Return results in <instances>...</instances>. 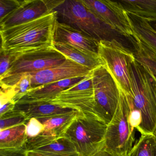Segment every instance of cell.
<instances>
[{"mask_svg": "<svg viewBox=\"0 0 156 156\" xmlns=\"http://www.w3.org/2000/svg\"><path fill=\"white\" fill-rule=\"evenodd\" d=\"M57 13L54 11L22 24L1 30V49L20 53L54 47Z\"/></svg>", "mask_w": 156, "mask_h": 156, "instance_id": "6da1fadb", "label": "cell"}, {"mask_svg": "<svg viewBox=\"0 0 156 156\" xmlns=\"http://www.w3.org/2000/svg\"><path fill=\"white\" fill-rule=\"evenodd\" d=\"M130 91L125 93L130 106L141 120L140 133L153 135L156 128V88L144 66L135 59L129 67Z\"/></svg>", "mask_w": 156, "mask_h": 156, "instance_id": "7a4b0ae2", "label": "cell"}, {"mask_svg": "<svg viewBox=\"0 0 156 156\" xmlns=\"http://www.w3.org/2000/svg\"><path fill=\"white\" fill-rule=\"evenodd\" d=\"M107 125L92 114L78 111L62 136L70 140L80 156H90L104 147Z\"/></svg>", "mask_w": 156, "mask_h": 156, "instance_id": "3957f363", "label": "cell"}, {"mask_svg": "<svg viewBox=\"0 0 156 156\" xmlns=\"http://www.w3.org/2000/svg\"><path fill=\"white\" fill-rule=\"evenodd\" d=\"M54 11L57 20L68 24L98 41L116 39L115 31L91 12L80 0H64Z\"/></svg>", "mask_w": 156, "mask_h": 156, "instance_id": "277c9868", "label": "cell"}, {"mask_svg": "<svg viewBox=\"0 0 156 156\" xmlns=\"http://www.w3.org/2000/svg\"><path fill=\"white\" fill-rule=\"evenodd\" d=\"M67 58L54 47L17 53L9 71L0 78L1 87H12L24 75L60 64Z\"/></svg>", "mask_w": 156, "mask_h": 156, "instance_id": "5b68a950", "label": "cell"}, {"mask_svg": "<svg viewBox=\"0 0 156 156\" xmlns=\"http://www.w3.org/2000/svg\"><path fill=\"white\" fill-rule=\"evenodd\" d=\"M118 89L119 101L115 112L107 127L105 148L113 154L126 156L135 145L136 129L130 119L125 94Z\"/></svg>", "mask_w": 156, "mask_h": 156, "instance_id": "8992f818", "label": "cell"}, {"mask_svg": "<svg viewBox=\"0 0 156 156\" xmlns=\"http://www.w3.org/2000/svg\"><path fill=\"white\" fill-rule=\"evenodd\" d=\"M98 54L118 88L129 94L130 87L129 67L136 59L134 54L116 39L99 41Z\"/></svg>", "mask_w": 156, "mask_h": 156, "instance_id": "52a82bcc", "label": "cell"}, {"mask_svg": "<svg viewBox=\"0 0 156 156\" xmlns=\"http://www.w3.org/2000/svg\"><path fill=\"white\" fill-rule=\"evenodd\" d=\"M97 18L120 35L135 41L134 32L128 13L119 1L80 0Z\"/></svg>", "mask_w": 156, "mask_h": 156, "instance_id": "ba28073f", "label": "cell"}, {"mask_svg": "<svg viewBox=\"0 0 156 156\" xmlns=\"http://www.w3.org/2000/svg\"><path fill=\"white\" fill-rule=\"evenodd\" d=\"M95 97L99 114L106 125L113 118L119 101V91L115 82L105 66L93 71Z\"/></svg>", "mask_w": 156, "mask_h": 156, "instance_id": "9c48e42d", "label": "cell"}, {"mask_svg": "<svg viewBox=\"0 0 156 156\" xmlns=\"http://www.w3.org/2000/svg\"><path fill=\"white\" fill-rule=\"evenodd\" d=\"M64 0H24L17 9L0 20V30L22 24L51 13Z\"/></svg>", "mask_w": 156, "mask_h": 156, "instance_id": "30bf717a", "label": "cell"}, {"mask_svg": "<svg viewBox=\"0 0 156 156\" xmlns=\"http://www.w3.org/2000/svg\"><path fill=\"white\" fill-rule=\"evenodd\" d=\"M89 68L67 58L60 64L30 74L33 89L65 79L84 77L92 72Z\"/></svg>", "mask_w": 156, "mask_h": 156, "instance_id": "8fae6325", "label": "cell"}, {"mask_svg": "<svg viewBox=\"0 0 156 156\" xmlns=\"http://www.w3.org/2000/svg\"><path fill=\"white\" fill-rule=\"evenodd\" d=\"M26 151L45 156H80L73 143L63 136H53L43 134L27 139L24 146Z\"/></svg>", "mask_w": 156, "mask_h": 156, "instance_id": "7c38bea8", "label": "cell"}, {"mask_svg": "<svg viewBox=\"0 0 156 156\" xmlns=\"http://www.w3.org/2000/svg\"><path fill=\"white\" fill-rule=\"evenodd\" d=\"M47 102L76 111L92 114L104 122L99 114L94 88L71 92L65 90L52 100Z\"/></svg>", "mask_w": 156, "mask_h": 156, "instance_id": "4fadbf2b", "label": "cell"}, {"mask_svg": "<svg viewBox=\"0 0 156 156\" xmlns=\"http://www.w3.org/2000/svg\"><path fill=\"white\" fill-rule=\"evenodd\" d=\"M53 39L54 42L67 44L90 52L98 54L99 41L58 20L55 27Z\"/></svg>", "mask_w": 156, "mask_h": 156, "instance_id": "5bb4252c", "label": "cell"}, {"mask_svg": "<svg viewBox=\"0 0 156 156\" xmlns=\"http://www.w3.org/2000/svg\"><path fill=\"white\" fill-rule=\"evenodd\" d=\"M14 109L21 112L27 121L32 118L40 119L64 115L76 111L72 108L64 107L48 102L24 100L18 101Z\"/></svg>", "mask_w": 156, "mask_h": 156, "instance_id": "9a60e30c", "label": "cell"}, {"mask_svg": "<svg viewBox=\"0 0 156 156\" xmlns=\"http://www.w3.org/2000/svg\"><path fill=\"white\" fill-rule=\"evenodd\" d=\"M87 76L65 79L39 87L31 90L20 100L41 102L51 101L60 93L84 80Z\"/></svg>", "mask_w": 156, "mask_h": 156, "instance_id": "2e32d148", "label": "cell"}, {"mask_svg": "<svg viewBox=\"0 0 156 156\" xmlns=\"http://www.w3.org/2000/svg\"><path fill=\"white\" fill-rule=\"evenodd\" d=\"M54 47L58 51L75 62L94 71L105 64L98 54L90 52L67 44L54 42Z\"/></svg>", "mask_w": 156, "mask_h": 156, "instance_id": "e0dca14e", "label": "cell"}, {"mask_svg": "<svg viewBox=\"0 0 156 156\" xmlns=\"http://www.w3.org/2000/svg\"><path fill=\"white\" fill-rule=\"evenodd\" d=\"M134 38L156 54V31L147 20L129 14Z\"/></svg>", "mask_w": 156, "mask_h": 156, "instance_id": "ac0fdd59", "label": "cell"}, {"mask_svg": "<svg viewBox=\"0 0 156 156\" xmlns=\"http://www.w3.org/2000/svg\"><path fill=\"white\" fill-rule=\"evenodd\" d=\"M26 123L0 131V149L24 148L27 140Z\"/></svg>", "mask_w": 156, "mask_h": 156, "instance_id": "d6986e66", "label": "cell"}, {"mask_svg": "<svg viewBox=\"0 0 156 156\" xmlns=\"http://www.w3.org/2000/svg\"><path fill=\"white\" fill-rule=\"evenodd\" d=\"M119 2L129 14L147 21L156 20V0H121Z\"/></svg>", "mask_w": 156, "mask_h": 156, "instance_id": "ffe728a7", "label": "cell"}, {"mask_svg": "<svg viewBox=\"0 0 156 156\" xmlns=\"http://www.w3.org/2000/svg\"><path fill=\"white\" fill-rule=\"evenodd\" d=\"M78 111L64 115L38 119L44 125V135L53 136H62L63 133L72 123Z\"/></svg>", "mask_w": 156, "mask_h": 156, "instance_id": "44dd1931", "label": "cell"}, {"mask_svg": "<svg viewBox=\"0 0 156 156\" xmlns=\"http://www.w3.org/2000/svg\"><path fill=\"white\" fill-rule=\"evenodd\" d=\"M132 44L135 47L136 60L144 66L150 76L156 88V54L135 40Z\"/></svg>", "mask_w": 156, "mask_h": 156, "instance_id": "7402d4cb", "label": "cell"}, {"mask_svg": "<svg viewBox=\"0 0 156 156\" xmlns=\"http://www.w3.org/2000/svg\"><path fill=\"white\" fill-rule=\"evenodd\" d=\"M128 156H156V140L153 135H141Z\"/></svg>", "mask_w": 156, "mask_h": 156, "instance_id": "603a6c76", "label": "cell"}, {"mask_svg": "<svg viewBox=\"0 0 156 156\" xmlns=\"http://www.w3.org/2000/svg\"><path fill=\"white\" fill-rule=\"evenodd\" d=\"M0 131L27 122L24 115L21 112L14 109L0 117Z\"/></svg>", "mask_w": 156, "mask_h": 156, "instance_id": "cb8c5ba5", "label": "cell"}, {"mask_svg": "<svg viewBox=\"0 0 156 156\" xmlns=\"http://www.w3.org/2000/svg\"><path fill=\"white\" fill-rule=\"evenodd\" d=\"M8 88L11 89L12 92L14 95L12 100L17 104L19 100H20L33 89L30 74H28L24 75L14 86Z\"/></svg>", "mask_w": 156, "mask_h": 156, "instance_id": "d4e9b609", "label": "cell"}, {"mask_svg": "<svg viewBox=\"0 0 156 156\" xmlns=\"http://www.w3.org/2000/svg\"><path fill=\"white\" fill-rule=\"evenodd\" d=\"M44 125L37 119L32 118L26 123V135L27 139L33 138L44 131Z\"/></svg>", "mask_w": 156, "mask_h": 156, "instance_id": "484cf974", "label": "cell"}, {"mask_svg": "<svg viewBox=\"0 0 156 156\" xmlns=\"http://www.w3.org/2000/svg\"><path fill=\"white\" fill-rule=\"evenodd\" d=\"M17 53H11L4 50H0V78L7 73L12 62L16 58Z\"/></svg>", "mask_w": 156, "mask_h": 156, "instance_id": "4316f807", "label": "cell"}, {"mask_svg": "<svg viewBox=\"0 0 156 156\" xmlns=\"http://www.w3.org/2000/svg\"><path fill=\"white\" fill-rule=\"evenodd\" d=\"M22 2L18 0H0V20L15 10Z\"/></svg>", "mask_w": 156, "mask_h": 156, "instance_id": "83f0119b", "label": "cell"}, {"mask_svg": "<svg viewBox=\"0 0 156 156\" xmlns=\"http://www.w3.org/2000/svg\"><path fill=\"white\" fill-rule=\"evenodd\" d=\"M24 148L19 149H0V156H26Z\"/></svg>", "mask_w": 156, "mask_h": 156, "instance_id": "f1b7e54d", "label": "cell"}, {"mask_svg": "<svg viewBox=\"0 0 156 156\" xmlns=\"http://www.w3.org/2000/svg\"><path fill=\"white\" fill-rule=\"evenodd\" d=\"M16 103L13 100H11L5 103L4 105H1L0 108V117L2 116L8 112L12 111L15 108Z\"/></svg>", "mask_w": 156, "mask_h": 156, "instance_id": "f546056e", "label": "cell"}, {"mask_svg": "<svg viewBox=\"0 0 156 156\" xmlns=\"http://www.w3.org/2000/svg\"><path fill=\"white\" fill-rule=\"evenodd\" d=\"M90 156H128V155H119L113 154L107 150L105 148V145L104 147L97 151L94 153L90 155Z\"/></svg>", "mask_w": 156, "mask_h": 156, "instance_id": "4dcf8cb0", "label": "cell"}, {"mask_svg": "<svg viewBox=\"0 0 156 156\" xmlns=\"http://www.w3.org/2000/svg\"><path fill=\"white\" fill-rule=\"evenodd\" d=\"M26 156H45L40 155L36 152H32V151H26Z\"/></svg>", "mask_w": 156, "mask_h": 156, "instance_id": "1f68e13d", "label": "cell"}, {"mask_svg": "<svg viewBox=\"0 0 156 156\" xmlns=\"http://www.w3.org/2000/svg\"><path fill=\"white\" fill-rule=\"evenodd\" d=\"M147 21L148 22L151 26V27L153 28V29L156 31V20Z\"/></svg>", "mask_w": 156, "mask_h": 156, "instance_id": "d6a6232c", "label": "cell"}, {"mask_svg": "<svg viewBox=\"0 0 156 156\" xmlns=\"http://www.w3.org/2000/svg\"><path fill=\"white\" fill-rule=\"evenodd\" d=\"M153 135H154V136H155V139H156V129H155L154 133H153Z\"/></svg>", "mask_w": 156, "mask_h": 156, "instance_id": "836d02e7", "label": "cell"}]
</instances>
